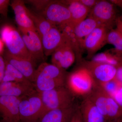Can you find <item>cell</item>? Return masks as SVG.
I'll return each mask as SVG.
<instances>
[{"label":"cell","mask_w":122,"mask_h":122,"mask_svg":"<svg viewBox=\"0 0 122 122\" xmlns=\"http://www.w3.org/2000/svg\"><path fill=\"white\" fill-rule=\"evenodd\" d=\"M9 0H0V14L4 17H7L9 5Z\"/></svg>","instance_id":"29"},{"label":"cell","mask_w":122,"mask_h":122,"mask_svg":"<svg viewBox=\"0 0 122 122\" xmlns=\"http://www.w3.org/2000/svg\"><path fill=\"white\" fill-rule=\"evenodd\" d=\"M63 38L62 43L51 55V62L57 67L66 70L74 63L76 57L70 42L64 36Z\"/></svg>","instance_id":"12"},{"label":"cell","mask_w":122,"mask_h":122,"mask_svg":"<svg viewBox=\"0 0 122 122\" xmlns=\"http://www.w3.org/2000/svg\"><path fill=\"white\" fill-rule=\"evenodd\" d=\"M19 111L20 120L38 121L46 112L40 93L35 90L21 97Z\"/></svg>","instance_id":"4"},{"label":"cell","mask_w":122,"mask_h":122,"mask_svg":"<svg viewBox=\"0 0 122 122\" xmlns=\"http://www.w3.org/2000/svg\"><path fill=\"white\" fill-rule=\"evenodd\" d=\"M5 71V62L4 58L0 55V85L4 81Z\"/></svg>","instance_id":"30"},{"label":"cell","mask_w":122,"mask_h":122,"mask_svg":"<svg viewBox=\"0 0 122 122\" xmlns=\"http://www.w3.org/2000/svg\"><path fill=\"white\" fill-rule=\"evenodd\" d=\"M19 31L33 61L36 64L43 61L45 54L41 39L36 30L19 29Z\"/></svg>","instance_id":"10"},{"label":"cell","mask_w":122,"mask_h":122,"mask_svg":"<svg viewBox=\"0 0 122 122\" xmlns=\"http://www.w3.org/2000/svg\"><path fill=\"white\" fill-rule=\"evenodd\" d=\"M81 65L87 68L96 83L102 84L115 78L117 68L106 63L82 59Z\"/></svg>","instance_id":"9"},{"label":"cell","mask_w":122,"mask_h":122,"mask_svg":"<svg viewBox=\"0 0 122 122\" xmlns=\"http://www.w3.org/2000/svg\"><path fill=\"white\" fill-rule=\"evenodd\" d=\"M107 44L114 46V49L117 52L122 55V36L116 29H112L107 33Z\"/></svg>","instance_id":"26"},{"label":"cell","mask_w":122,"mask_h":122,"mask_svg":"<svg viewBox=\"0 0 122 122\" xmlns=\"http://www.w3.org/2000/svg\"><path fill=\"white\" fill-rule=\"evenodd\" d=\"M79 110L83 122H107L95 105L87 97H84Z\"/></svg>","instance_id":"19"},{"label":"cell","mask_w":122,"mask_h":122,"mask_svg":"<svg viewBox=\"0 0 122 122\" xmlns=\"http://www.w3.org/2000/svg\"><path fill=\"white\" fill-rule=\"evenodd\" d=\"M115 78L122 84V63L117 68Z\"/></svg>","instance_id":"35"},{"label":"cell","mask_w":122,"mask_h":122,"mask_svg":"<svg viewBox=\"0 0 122 122\" xmlns=\"http://www.w3.org/2000/svg\"><path fill=\"white\" fill-rule=\"evenodd\" d=\"M45 55H52L63 41L64 38L58 27L54 26L41 38Z\"/></svg>","instance_id":"16"},{"label":"cell","mask_w":122,"mask_h":122,"mask_svg":"<svg viewBox=\"0 0 122 122\" xmlns=\"http://www.w3.org/2000/svg\"><path fill=\"white\" fill-rule=\"evenodd\" d=\"M11 6L14 12L18 29L36 30L30 16L29 9L25 6L24 1L14 0L11 1Z\"/></svg>","instance_id":"15"},{"label":"cell","mask_w":122,"mask_h":122,"mask_svg":"<svg viewBox=\"0 0 122 122\" xmlns=\"http://www.w3.org/2000/svg\"><path fill=\"white\" fill-rule=\"evenodd\" d=\"M4 122V121H3V120H2V121H1V122Z\"/></svg>","instance_id":"40"},{"label":"cell","mask_w":122,"mask_h":122,"mask_svg":"<svg viewBox=\"0 0 122 122\" xmlns=\"http://www.w3.org/2000/svg\"><path fill=\"white\" fill-rule=\"evenodd\" d=\"M39 93L46 112L50 110L66 108L74 105V96L65 86Z\"/></svg>","instance_id":"5"},{"label":"cell","mask_w":122,"mask_h":122,"mask_svg":"<svg viewBox=\"0 0 122 122\" xmlns=\"http://www.w3.org/2000/svg\"><path fill=\"white\" fill-rule=\"evenodd\" d=\"M4 58L5 61L19 71L27 79L33 83L36 65L33 61L16 56L11 54L8 50L5 53Z\"/></svg>","instance_id":"14"},{"label":"cell","mask_w":122,"mask_h":122,"mask_svg":"<svg viewBox=\"0 0 122 122\" xmlns=\"http://www.w3.org/2000/svg\"><path fill=\"white\" fill-rule=\"evenodd\" d=\"M50 0H29L27 2L35 8V9L41 14L46 5L50 2Z\"/></svg>","instance_id":"28"},{"label":"cell","mask_w":122,"mask_h":122,"mask_svg":"<svg viewBox=\"0 0 122 122\" xmlns=\"http://www.w3.org/2000/svg\"><path fill=\"white\" fill-rule=\"evenodd\" d=\"M109 30L106 26L99 25L84 39L83 47L87 52L88 58H92L98 51L107 44V36Z\"/></svg>","instance_id":"11"},{"label":"cell","mask_w":122,"mask_h":122,"mask_svg":"<svg viewBox=\"0 0 122 122\" xmlns=\"http://www.w3.org/2000/svg\"><path fill=\"white\" fill-rule=\"evenodd\" d=\"M116 29L122 36V15L118 16L115 21Z\"/></svg>","instance_id":"34"},{"label":"cell","mask_w":122,"mask_h":122,"mask_svg":"<svg viewBox=\"0 0 122 122\" xmlns=\"http://www.w3.org/2000/svg\"><path fill=\"white\" fill-rule=\"evenodd\" d=\"M1 35L9 52L16 56L33 61L20 31L12 26L7 25L2 28Z\"/></svg>","instance_id":"6"},{"label":"cell","mask_w":122,"mask_h":122,"mask_svg":"<svg viewBox=\"0 0 122 122\" xmlns=\"http://www.w3.org/2000/svg\"><path fill=\"white\" fill-rule=\"evenodd\" d=\"M21 97L0 96V115L5 122H19V105Z\"/></svg>","instance_id":"13"},{"label":"cell","mask_w":122,"mask_h":122,"mask_svg":"<svg viewBox=\"0 0 122 122\" xmlns=\"http://www.w3.org/2000/svg\"><path fill=\"white\" fill-rule=\"evenodd\" d=\"M91 61L109 64L117 68L122 63V55L117 52L113 48L95 55Z\"/></svg>","instance_id":"23"},{"label":"cell","mask_w":122,"mask_h":122,"mask_svg":"<svg viewBox=\"0 0 122 122\" xmlns=\"http://www.w3.org/2000/svg\"><path fill=\"white\" fill-rule=\"evenodd\" d=\"M113 98L122 109V85L114 96Z\"/></svg>","instance_id":"33"},{"label":"cell","mask_w":122,"mask_h":122,"mask_svg":"<svg viewBox=\"0 0 122 122\" xmlns=\"http://www.w3.org/2000/svg\"><path fill=\"white\" fill-rule=\"evenodd\" d=\"M35 90L33 84L13 81L3 82L0 85V96L22 97Z\"/></svg>","instance_id":"17"},{"label":"cell","mask_w":122,"mask_h":122,"mask_svg":"<svg viewBox=\"0 0 122 122\" xmlns=\"http://www.w3.org/2000/svg\"><path fill=\"white\" fill-rule=\"evenodd\" d=\"M58 28L64 37L70 42L76 55V60L79 63L82 60V55L84 49L75 34L73 26L70 23Z\"/></svg>","instance_id":"21"},{"label":"cell","mask_w":122,"mask_h":122,"mask_svg":"<svg viewBox=\"0 0 122 122\" xmlns=\"http://www.w3.org/2000/svg\"><path fill=\"white\" fill-rule=\"evenodd\" d=\"M85 97L95 105L107 122H117L122 117V108L97 83Z\"/></svg>","instance_id":"2"},{"label":"cell","mask_w":122,"mask_h":122,"mask_svg":"<svg viewBox=\"0 0 122 122\" xmlns=\"http://www.w3.org/2000/svg\"><path fill=\"white\" fill-rule=\"evenodd\" d=\"M41 14L52 25L58 27L71 22L68 6L61 1L50 0Z\"/></svg>","instance_id":"7"},{"label":"cell","mask_w":122,"mask_h":122,"mask_svg":"<svg viewBox=\"0 0 122 122\" xmlns=\"http://www.w3.org/2000/svg\"><path fill=\"white\" fill-rule=\"evenodd\" d=\"M61 1L68 6L71 16V23L73 27L86 19L91 10L79 2L77 0Z\"/></svg>","instance_id":"20"},{"label":"cell","mask_w":122,"mask_h":122,"mask_svg":"<svg viewBox=\"0 0 122 122\" xmlns=\"http://www.w3.org/2000/svg\"><path fill=\"white\" fill-rule=\"evenodd\" d=\"M69 122H83L79 107H77Z\"/></svg>","instance_id":"32"},{"label":"cell","mask_w":122,"mask_h":122,"mask_svg":"<svg viewBox=\"0 0 122 122\" xmlns=\"http://www.w3.org/2000/svg\"><path fill=\"white\" fill-rule=\"evenodd\" d=\"M2 40L0 39V55H1V53L3 51V43Z\"/></svg>","instance_id":"37"},{"label":"cell","mask_w":122,"mask_h":122,"mask_svg":"<svg viewBox=\"0 0 122 122\" xmlns=\"http://www.w3.org/2000/svg\"><path fill=\"white\" fill-rule=\"evenodd\" d=\"M117 122H122V117L119 119Z\"/></svg>","instance_id":"39"},{"label":"cell","mask_w":122,"mask_h":122,"mask_svg":"<svg viewBox=\"0 0 122 122\" xmlns=\"http://www.w3.org/2000/svg\"><path fill=\"white\" fill-rule=\"evenodd\" d=\"M19 122H39L38 121H25L20 120Z\"/></svg>","instance_id":"38"},{"label":"cell","mask_w":122,"mask_h":122,"mask_svg":"<svg viewBox=\"0 0 122 122\" xmlns=\"http://www.w3.org/2000/svg\"><path fill=\"white\" fill-rule=\"evenodd\" d=\"M98 85H100L105 92L113 98L122 85V83L116 78L106 83Z\"/></svg>","instance_id":"27"},{"label":"cell","mask_w":122,"mask_h":122,"mask_svg":"<svg viewBox=\"0 0 122 122\" xmlns=\"http://www.w3.org/2000/svg\"><path fill=\"white\" fill-rule=\"evenodd\" d=\"M30 14L33 24L40 37L45 35L54 25L46 19L43 15L29 10Z\"/></svg>","instance_id":"24"},{"label":"cell","mask_w":122,"mask_h":122,"mask_svg":"<svg viewBox=\"0 0 122 122\" xmlns=\"http://www.w3.org/2000/svg\"></svg>","instance_id":"41"},{"label":"cell","mask_w":122,"mask_h":122,"mask_svg":"<svg viewBox=\"0 0 122 122\" xmlns=\"http://www.w3.org/2000/svg\"><path fill=\"white\" fill-rule=\"evenodd\" d=\"M79 2L91 10L97 3V0H77Z\"/></svg>","instance_id":"31"},{"label":"cell","mask_w":122,"mask_h":122,"mask_svg":"<svg viewBox=\"0 0 122 122\" xmlns=\"http://www.w3.org/2000/svg\"><path fill=\"white\" fill-rule=\"evenodd\" d=\"M67 75L65 70L42 62L36 69L32 83L35 90L41 93L65 86Z\"/></svg>","instance_id":"1"},{"label":"cell","mask_w":122,"mask_h":122,"mask_svg":"<svg viewBox=\"0 0 122 122\" xmlns=\"http://www.w3.org/2000/svg\"><path fill=\"white\" fill-rule=\"evenodd\" d=\"M5 73L3 82L13 81L26 84H33L19 71L6 61H5Z\"/></svg>","instance_id":"25"},{"label":"cell","mask_w":122,"mask_h":122,"mask_svg":"<svg viewBox=\"0 0 122 122\" xmlns=\"http://www.w3.org/2000/svg\"><path fill=\"white\" fill-rule=\"evenodd\" d=\"M77 107L74 105L65 108L46 112L38 120L39 122H69Z\"/></svg>","instance_id":"18"},{"label":"cell","mask_w":122,"mask_h":122,"mask_svg":"<svg viewBox=\"0 0 122 122\" xmlns=\"http://www.w3.org/2000/svg\"><path fill=\"white\" fill-rule=\"evenodd\" d=\"M96 82L90 71L80 66L66 75L65 86L74 96L85 97L90 93Z\"/></svg>","instance_id":"3"},{"label":"cell","mask_w":122,"mask_h":122,"mask_svg":"<svg viewBox=\"0 0 122 122\" xmlns=\"http://www.w3.org/2000/svg\"><path fill=\"white\" fill-rule=\"evenodd\" d=\"M99 25L96 20L88 16L86 19L73 27L75 34L83 46V41L86 37Z\"/></svg>","instance_id":"22"},{"label":"cell","mask_w":122,"mask_h":122,"mask_svg":"<svg viewBox=\"0 0 122 122\" xmlns=\"http://www.w3.org/2000/svg\"><path fill=\"white\" fill-rule=\"evenodd\" d=\"M110 1L113 4L117 5L122 8V0H112Z\"/></svg>","instance_id":"36"},{"label":"cell","mask_w":122,"mask_h":122,"mask_svg":"<svg viewBox=\"0 0 122 122\" xmlns=\"http://www.w3.org/2000/svg\"><path fill=\"white\" fill-rule=\"evenodd\" d=\"M88 16L95 19L100 25L110 30L113 29L117 16L114 5L110 1L99 0L92 9Z\"/></svg>","instance_id":"8"}]
</instances>
